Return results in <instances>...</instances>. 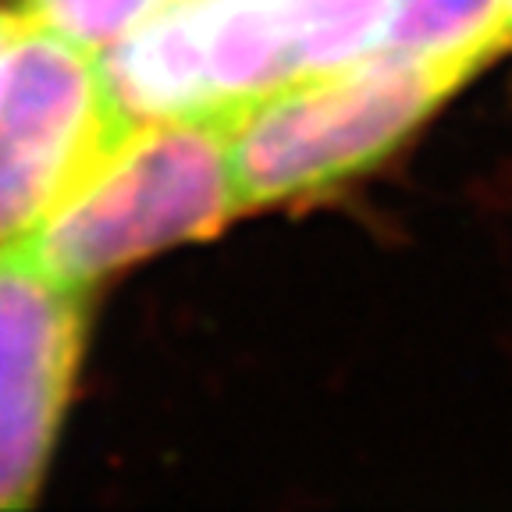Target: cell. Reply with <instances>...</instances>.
<instances>
[{
  "mask_svg": "<svg viewBox=\"0 0 512 512\" xmlns=\"http://www.w3.org/2000/svg\"><path fill=\"white\" fill-rule=\"evenodd\" d=\"M392 0H168L104 54L132 118L235 114L374 54Z\"/></svg>",
  "mask_w": 512,
  "mask_h": 512,
  "instance_id": "cell-1",
  "label": "cell"
},
{
  "mask_svg": "<svg viewBox=\"0 0 512 512\" xmlns=\"http://www.w3.org/2000/svg\"><path fill=\"white\" fill-rule=\"evenodd\" d=\"M29 25H32V18L25 15L22 4H15V8H0V64H4V57L11 54V47L29 32Z\"/></svg>",
  "mask_w": 512,
  "mask_h": 512,
  "instance_id": "cell-8",
  "label": "cell"
},
{
  "mask_svg": "<svg viewBox=\"0 0 512 512\" xmlns=\"http://www.w3.org/2000/svg\"><path fill=\"white\" fill-rule=\"evenodd\" d=\"M491 54H374L232 114L242 214L313 200L367 175L477 79Z\"/></svg>",
  "mask_w": 512,
  "mask_h": 512,
  "instance_id": "cell-2",
  "label": "cell"
},
{
  "mask_svg": "<svg viewBox=\"0 0 512 512\" xmlns=\"http://www.w3.org/2000/svg\"><path fill=\"white\" fill-rule=\"evenodd\" d=\"M18 4L36 25L104 54L168 0H18Z\"/></svg>",
  "mask_w": 512,
  "mask_h": 512,
  "instance_id": "cell-7",
  "label": "cell"
},
{
  "mask_svg": "<svg viewBox=\"0 0 512 512\" xmlns=\"http://www.w3.org/2000/svg\"><path fill=\"white\" fill-rule=\"evenodd\" d=\"M132 121L104 57L32 22L0 64V246L29 235Z\"/></svg>",
  "mask_w": 512,
  "mask_h": 512,
  "instance_id": "cell-4",
  "label": "cell"
},
{
  "mask_svg": "<svg viewBox=\"0 0 512 512\" xmlns=\"http://www.w3.org/2000/svg\"><path fill=\"white\" fill-rule=\"evenodd\" d=\"M505 8H509V36H512V0H505Z\"/></svg>",
  "mask_w": 512,
  "mask_h": 512,
  "instance_id": "cell-9",
  "label": "cell"
},
{
  "mask_svg": "<svg viewBox=\"0 0 512 512\" xmlns=\"http://www.w3.org/2000/svg\"><path fill=\"white\" fill-rule=\"evenodd\" d=\"M86 288L0 246V509L36 502L86 349Z\"/></svg>",
  "mask_w": 512,
  "mask_h": 512,
  "instance_id": "cell-5",
  "label": "cell"
},
{
  "mask_svg": "<svg viewBox=\"0 0 512 512\" xmlns=\"http://www.w3.org/2000/svg\"><path fill=\"white\" fill-rule=\"evenodd\" d=\"M377 50L388 54H491L512 50L505 0H392Z\"/></svg>",
  "mask_w": 512,
  "mask_h": 512,
  "instance_id": "cell-6",
  "label": "cell"
},
{
  "mask_svg": "<svg viewBox=\"0 0 512 512\" xmlns=\"http://www.w3.org/2000/svg\"><path fill=\"white\" fill-rule=\"evenodd\" d=\"M232 114L132 121L121 143L11 249L64 285L89 288L160 249L242 217L228 157Z\"/></svg>",
  "mask_w": 512,
  "mask_h": 512,
  "instance_id": "cell-3",
  "label": "cell"
}]
</instances>
